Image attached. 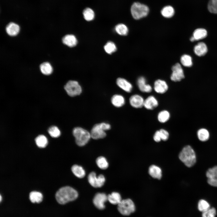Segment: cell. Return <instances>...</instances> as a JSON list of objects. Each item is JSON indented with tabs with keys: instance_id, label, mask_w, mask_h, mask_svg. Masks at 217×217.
Returning a JSON list of instances; mask_svg holds the SVG:
<instances>
[{
	"instance_id": "cell-39",
	"label": "cell",
	"mask_w": 217,
	"mask_h": 217,
	"mask_svg": "<svg viewBox=\"0 0 217 217\" xmlns=\"http://www.w3.org/2000/svg\"><path fill=\"white\" fill-rule=\"evenodd\" d=\"M216 210L213 207L210 208L207 210L203 212L202 217H215Z\"/></svg>"
},
{
	"instance_id": "cell-43",
	"label": "cell",
	"mask_w": 217,
	"mask_h": 217,
	"mask_svg": "<svg viewBox=\"0 0 217 217\" xmlns=\"http://www.w3.org/2000/svg\"><path fill=\"white\" fill-rule=\"evenodd\" d=\"M0 201H1V200H2V197H1V195H0Z\"/></svg>"
},
{
	"instance_id": "cell-22",
	"label": "cell",
	"mask_w": 217,
	"mask_h": 217,
	"mask_svg": "<svg viewBox=\"0 0 217 217\" xmlns=\"http://www.w3.org/2000/svg\"><path fill=\"white\" fill-rule=\"evenodd\" d=\"M111 102L115 106L120 107L123 106L125 103L124 97L121 95L115 94L113 95L111 98Z\"/></svg>"
},
{
	"instance_id": "cell-41",
	"label": "cell",
	"mask_w": 217,
	"mask_h": 217,
	"mask_svg": "<svg viewBox=\"0 0 217 217\" xmlns=\"http://www.w3.org/2000/svg\"><path fill=\"white\" fill-rule=\"evenodd\" d=\"M153 138L154 140L157 142H159L162 140L159 130H157L155 132Z\"/></svg>"
},
{
	"instance_id": "cell-16",
	"label": "cell",
	"mask_w": 217,
	"mask_h": 217,
	"mask_svg": "<svg viewBox=\"0 0 217 217\" xmlns=\"http://www.w3.org/2000/svg\"><path fill=\"white\" fill-rule=\"evenodd\" d=\"M116 83L117 85L125 91L127 93L131 92L132 85L126 79L122 78H118L116 80Z\"/></svg>"
},
{
	"instance_id": "cell-8",
	"label": "cell",
	"mask_w": 217,
	"mask_h": 217,
	"mask_svg": "<svg viewBox=\"0 0 217 217\" xmlns=\"http://www.w3.org/2000/svg\"><path fill=\"white\" fill-rule=\"evenodd\" d=\"M88 180L89 184L93 187L99 188L104 185L105 179L103 175L100 174L97 176L95 172L93 171L88 175Z\"/></svg>"
},
{
	"instance_id": "cell-10",
	"label": "cell",
	"mask_w": 217,
	"mask_h": 217,
	"mask_svg": "<svg viewBox=\"0 0 217 217\" xmlns=\"http://www.w3.org/2000/svg\"><path fill=\"white\" fill-rule=\"evenodd\" d=\"M108 200L107 195L103 193H98L94 196L93 203L98 209L103 210L105 208V203Z\"/></svg>"
},
{
	"instance_id": "cell-36",
	"label": "cell",
	"mask_w": 217,
	"mask_h": 217,
	"mask_svg": "<svg viewBox=\"0 0 217 217\" xmlns=\"http://www.w3.org/2000/svg\"><path fill=\"white\" fill-rule=\"evenodd\" d=\"M104 48L105 52L109 54L115 52L117 50L116 45L112 41L108 42L104 46Z\"/></svg>"
},
{
	"instance_id": "cell-34",
	"label": "cell",
	"mask_w": 217,
	"mask_h": 217,
	"mask_svg": "<svg viewBox=\"0 0 217 217\" xmlns=\"http://www.w3.org/2000/svg\"><path fill=\"white\" fill-rule=\"evenodd\" d=\"M83 15L84 19L87 21L93 20L95 17L94 11L90 8H86L83 10Z\"/></svg>"
},
{
	"instance_id": "cell-38",
	"label": "cell",
	"mask_w": 217,
	"mask_h": 217,
	"mask_svg": "<svg viewBox=\"0 0 217 217\" xmlns=\"http://www.w3.org/2000/svg\"><path fill=\"white\" fill-rule=\"evenodd\" d=\"M48 131L50 136L53 137H58L61 134L59 129L56 126H52L50 127Z\"/></svg>"
},
{
	"instance_id": "cell-17",
	"label": "cell",
	"mask_w": 217,
	"mask_h": 217,
	"mask_svg": "<svg viewBox=\"0 0 217 217\" xmlns=\"http://www.w3.org/2000/svg\"><path fill=\"white\" fill-rule=\"evenodd\" d=\"M194 52L195 54L199 56L205 55L207 52L208 49L205 43L200 42L195 45L194 48Z\"/></svg>"
},
{
	"instance_id": "cell-21",
	"label": "cell",
	"mask_w": 217,
	"mask_h": 217,
	"mask_svg": "<svg viewBox=\"0 0 217 217\" xmlns=\"http://www.w3.org/2000/svg\"><path fill=\"white\" fill-rule=\"evenodd\" d=\"M108 200L112 204L118 205L122 200L120 194L117 192H113L107 195Z\"/></svg>"
},
{
	"instance_id": "cell-25",
	"label": "cell",
	"mask_w": 217,
	"mask_h": 217,
	"mask_svg": "<svg viewBox=\"0 0 217 217\" xmlns=\"http://www.w3.org/2000/svg\"><path fill=\"white\" fill-rule=\"evenodd\" d=\"M206 30L202 28L196 29L193 32V36L195 41L199 40L205 38L207 36Z\"/></svg>"
},
{
	"instance_id": "cell-19",
	"label": "cell",
	"mask_w": 217,
	"mask_h": 217,
	"mask_svg": "<svg viewBox=\"0 0 217 217\" xmlns=\"http://www.w3.org/2000/svg\"><path fill=\"white\" fill-rule=\"evenodd\" d=\"M149 175L153 178L160 180L162 177V171L158 166L155 165H151L149 168Z\"/></svg>"
},
{
	"instance_id": "cell-15",
	"label": "cell",
	"mask_w": 217,
	"mask_h": 217,
	"mask_svg": "<svg viewBox=\"0 0 217 217\" xmlns=\"http://www.w3.org/2000/svg\"><path fill=\"white\" fill-rule=\"evenodd\" d=\"M159 102L157 99L153 96H149L144 99L143 106L148 110H152L156 108Z\"/></svg>"
},
{
	"instance_id": "cell-33",
	"label": "cell",
	"mask_w": 217,
	"mask_h": 217,
	"mask_svg": "<svg viewBox=\"0 0 217 217\" xmlns=\"http://www.w3.org/2000/svg\"><path fill=\"white\" fill-rule=\"evenodd\" d=\"M180 61L181 64L186 67H190L193 64L192 58L188 55H182Z\"/></svg>"
},
{
	"instance_id": "cell-27",
	"label": "cell",
	"mask_w": 217,
	"mask_h": 217,
	"mask_svg": "<svg viewBox=\"0 0 217 217\" xmlns=\"http://www.w3.org/2000/svg\"><path fill=\"white\" fill-rule=\"evenodd\" d=\"M170 115L169 112L166 110L161 111L157 115L158 121L161 123H165L169 119Z\"/></svg>"
},
{
	"instance_id": "cell-31",
	"label": "cell",
	"mask_w": 217,
	"mask_h": 217,
	"mask_svg": "<svg viewBox=\"0 0 217 217\" xmlns=\"http://www.w3.org/2000/svg\"><path fill=\"white\" fill-rule=\"evenodd\" d=\"M96 163L98 167L102 169H106L108 166V163L106 159L103 156L98 157L96 159Z\"/></svg>"
},
{
	"instance_id": "cell-42",
	"label": "cell",
	"mask_w": 217,
	"mask_h": 217,
	"mask_svg": "<svg viewBox=\"0 0 217 217\" xmlns=\"http://www.w3.org/2000/svg\"><path fill=\"white\" fill-rule=\"evenodd\" d=\"M190 40L191 42H193L194 41H195V40L194 37L193 36L191 37L190 38Z\"/></svg>"
},
{
	"instance_id": "cell-24",
	"label": "cell",
	"mask_w": 217,
	"mask_h": 217,
	"mask_svg": "<svg viewBox=\"0 0 217 217\" xmlns=\"http://www.w3.org/2000/svg\"><path fill=\"white\" fill-rule=\"evenodd\" d=\"M175 13L174 9L171 5H167L164 7L161 10L162 15L166 18H170L172 17Z\"/></svg>"
},
{
	"instance_id": "cell-5",
	"label": "cell",
	"mask_w": 217,
	"mask_h": 217,
	"mask_svg": "<svg viewBox=\"0 0 217 217\" xmlns=\"http://www.w3.org/2000/svg\"><path fill=\"white\" fill-rule=\"evenodd\" d=\"M110 125L105 123H101L94 125L90 132L91 137L95 140L103 138L106 136L105 131L111 129Z\"/></svg>"
},
{
	"instance_id": "cell-26",
	"label": "cell",
	"mask_w": 217,
	"mask_h": 217,
	"mask_svg": "<svg viewBox=\"0 0 217 217\" xmlns=\"http://www.w3.org/2000/svg\"><path fill=\"white\" fill-rule=\"evenodd\" d=\"M29 199L31 202L33 203H39L42 200L43 196L39 192L33 191L30 193Z\"/></svg>"
},
{
	"instance_id": "cell-14",
	"label": "cell",
	"mask_w": 217,
	"mask_h": 217,
	"mask_svg": "<svg viewBox=\"0 0 217 217\" xmlns=\"http://www.w3.org/2000/svg\"><path fill=\"white\" fill-rule=\"evenodd\" d=\"M137 84L139 89L142 92L149 93L152 91V86L146 83V80L143 77H140L138 78Z\"/></svg>"
},
{
	"instance_id": "cell-6",
	"label": "cell",
	"mask_w": 217,
	"mask_h": 217,
	"mask_svg": "<svg viewBox=\"0 0 217 217\" xmlns=\"http://www.w3.org/2000/svg\"><path fill=\"white\" fill-rule=\"evenodd\" d=\"M117 205L118 211L123 215H129L136 210V207L134 202L129 198L122 200Z\"/></svg>"
},
{
	"instance_id": "cell-37",
	"label": "cell",
	"mask_w": 217,
	"mask_h": 217,
	"mask_svg": "<svg viewBox=\"0 0 217 217\" xmlns=\"http://www.w3.org/2000/svg\"><path fill=\"white\" fill-rule=\"evenodd\" d=\"M208 11L212 14H217V0H209L207 5Z\"/></svg>"
},
{
	"instance_id": "cell-40",
	"label": "cell",
	"mask_w": 217,
	"mask_h": 217,
	"mask_svg": "<svg viewBox=\"0 0 217 217\" xmlns=\"http://www.w3.org/2000/svg\"><path fill=\"white\" fill-rule=\"evenodd\" d=\"M162 140L164 141L167 140L169 138V134L166 130L161 129L159 130Z\"/></svg>"
},
{
	"instance_id": "cell-32",
	"label": "cell",
	"mask_w": 217,
	"mask_h": 217,
	"mask_svg": "<svg viewBox=\"0 0 217 217\" xmlns=\"http://www.w3.org/2000/svg\"><path fill=\"white\" fill-rule=\"evenodd\" d=\"M36 145L39 147L44 148L48 144V140L44 135H40L37 136L35 139Z\"/></svg>"
},
{
	"instance_id": "cell-2",
	"label": "cell",
	"mask_w": 217,
	"mask_h": 217,
	"mask_svg": "<svg viewBox=\"0 0 217 217\" xmlns=\"http://www.w3.org/2000/svg\"><path fill=\"white\" fill-rule=\"evenodd\" d=\"M179 158L188 167L193 166L196 161L195 152L189 145H187L183 148L179 154Z\"/></svg>"
},
{
	"instance_id": "cell-23",
	"label": "cell",
	"mask_w": 217,
	"mask_h": 217,
	"mask_svg": "<svg viewBox=\"0 0 217 217\" xmlns=\"http://www.w3.org/2000/svg\"><path fill=\"white\" fill-rule=\"evenodd\" d=\"M71 170L73 174L78 178H82L84 177L85 175L86 172L85 170L80 165H74L72 166Z\"/></svg>"
},
{
	"instance_id": "cell-9",
	"label": "cell",
	"mask_w": 217,
	"mask_h": 217,
	"mask_svg": "<svg viewBox=\"0 0 217 217\" xmlns=\"http://www.w3.org/2000/svg\"><path fill=\"white\" fill-rule=\"evenodd\" d=\"M172 73L170 77L171 80L174 82L180 81L184 78L183 70L181 64L177 63L171 68Z\"/></svg>"
},
{
	"instance_id": "cell-12",
	"label": "cell",
	"mask_w": 217,
	"mask_h": 217,
	"mask_svg": "<svg viewBox=\"0 0 217 217\" xmlns=\"http://www.w3.org/2000/svg\"><path fill=\"white\" fill-rule=\"evenodd\" d=\"M144 99L141 96L134 94L131 96L129 99L130 105L135 108H140L143 106Z\"/></svg>"
},
{
	"instance_id": "cell-11",
	"label": "cell",
	"mask_w": 217,
	"mask_h": 217,
	"mask_svg": "<svg viewBox=\"0 0 217 217\" xmlns=\"http://www.w3.org/2000/svg\"><path fill=\"white\" fill-rule=\"evenodd\" d=\"M206 175L208 183L212 186L217 187V166L208 169Z\"/></svg>"
},
{
	"instance_id": "cell-13",
	"label": "cell",
	"mask_w": 217,
	"mask_h": 217,
	"mask_svg": "<svg viewBox=\"0 0 217 217\" xmlns=\"http://www.w3.org/2000/svg\"><path fill=\"white\" fill-rule=\"evenodd\" d=\"M168 88V85L165 80L158 79L154 84V89L157 93L162 94L166 92Z\"/></svg>"
},
{
	"instance_id": "cell-7",
	"label": "cell",
	"mask_w": 217,
	"mask_h": 217,
	"mask_svg": "<svg viewBox=\"0 0 217 217\" xmlns=\"http://www.w3.org/2000/svg\"><path fill=\"white\" fill-rule=\"evenodd\" d=\"M64 89L68 94L71 97L80 95L82 91L81 86L76 81H69L64 86Z\"/></svg>"
},
{
	"instance_id": "cell-18",
	"label": "cell",
	"mask_w": 217,
	"mask_h": 217,
	"mask_svg": "<svg viewBox=\"0 0 217 217\" xmlns=\"http://www.w3.org/2000/svg\"><path fill=\"white\" fill-rule=\"evenodd\" d=\"M62 41L64 44L70 47L75 46L77 43V38L72 34H68L64 36Z\"/></svg>"
},
{
	"instance_id": "cell-28",
	"label": "cell",
	"mask_w": 217,
	"mask_h": 217,
	"mask_svg": "<svg viewBox=\"0 0 217 217\" xmlns=\"http://www.w3.org/2000/svg\"><path fill=\"white\" fill-rule=\"evenodd\" d=\"M199 139L202 141H205L208 140L209 137V134L208 131L204 128L199 130L197 132Z\"/></svg>"
},
{
	"instance_id": "cell-29",
	"label": "cell",
	"mask_w": 217,
	"mask_h": 217,
	"mask_svg": "<svg viewBox=\"0 0 217 217\" xmlns=\"http://www.w3.org/2000/svg\"><path fill=\"white\" fill-rule=\"evenodd\" d=\"M115 29L116 32L121 36L127 35L128 32L127 27L123 24H118L115 26Z\"/></svg>"
},
{
	"instance_id": "cell-30",
	"label": "cell",
	"mask_w": 217,
	"mask_h": 217,
	"mask_svg": "<svg viewBox=\"0 0 217 217\" xmlns=\"http://www.w3.org/2000/svg\"><path fill=\"white\" fill-rule=\"evenodd\" d=\"M42 73L46 75L50 74L52 72L53 68L51 64L48 62L42 63L40 66Z\"/></svg>"
},
{
	"instance_id": "cell-1",
	"label": "cell",
	"mask_w": 217,
	"mask_h": 217,
	"mask_svg": "<svg viewBox=\"0 0 217 217\" xmlns=\"http://www.w3.org/2000/svg\"><path fill=\"white\" fill-rule=\"evenodd\" d=\"M78 193L75 189L70 186H65L60 188L55 194L57 202L61 204H64L74 201L78 197Z\"/></svg>"
},
{
	"instance_id": "cell-35",
	"label": "cell",
	"mask_w": 217,
	"mask_h": 217,
	"mask_svg": "<svg viewBox=\"0 0 217 217\" xmlns=\"http://www.w3.org/2000/svg\"><path fill=\"white\" fill-rule=\"evenodd\" d=\"M210 208L209 203L206 200L201 199L200 200L198 203V208L199 211L204 212Z\"/></svg>"
},
{
	"instance_id": "cell-4",
	"label": "cell",
	"mask_w": 217,
	"mask_h": 217,
	"mask_svg": "<svg viewBox=\"0 0 217 217\" xmlns=\"http://www.w3.org/2000/svg\"><path fill=\"white\" fill-rule=\"evenodd\" d=\"M131 12L133 18L139 20L146 17L149 12V9L146 5L139 2H135L132 5Z\"/></svg>"
},
{
	"instance_id": "cell-20",
	"label": "cell",
	"mask_w": 217,
	"mask_h": 217,
	"mask_svg": "<svg viewBox=\"0 0 217 217\" xmlns=\"http://www.w3.org/2000/svg\"><path fill=\"white\" fill-rule=\"evenodd\" d=\"M20 27L16 24L11 22L8 24L6 28L7 33L10 36H14L17 35L20 31Z\"/></svg>"
},
{
	"instance_id": "cell-3",
	"label": "cell",
	"mask_w": 217,
	"mask_h": 217,
	"mask_svg": "<svg viewBox=\"0 0 217 217\" xmlns=\"http://www.w3.org/2000/svg\"><path fill=\"white\" fill-rule=\"evenodd\" d=\"M73 134L77 144L82 146L86 144L91 138L90 133L87 130L80 127L74 128Z\"/></svg>"
}]
</instances>
